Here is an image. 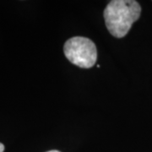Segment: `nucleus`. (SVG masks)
Instances as JSON below:
<instances>
[{"mask_svg":"<svg viewBox=\"0 0 152 152\" xmlns=\"http://www.w3.org/2000/svg\"><path fill=\"white\" fill-rule=\"evenodd\" d=\"M141 7L134 0H113L110 1L104 10L106 26L113 37H125L133 24L139 20Z\"/></svg>","mask_w":152,"mask_h":152,"instance_id":"f257e3e1","label":"nucleus"},{"mask_svg":"<svg viewBox=\"0 0 152 152\" xmlns=\"http://www.w3.org/2000/svg\"><path fill=\"white\" fill-rule=\"evenodd\" d=\"M64 55L73 64L82 69H89L97 60L96 47L91 39L75 37L69 39L64 47Z\"/></svg>","mask_w":152,"mask_h":152,"instance_id":"f03ea898","label":"nucleus"},{"mask_svg":"<svg viewBox=\"0 0 152 152\" xmlns=\"http://www.w3.org/2000/svg\"><path fill=\"white\" fill-rule=\"evenodd\" d=\"M4 145L0 143V152H4Z\"/></svg>","mask_w":152,"mask_h":152,"instance_id":"7ed1b4c3","label":"nucleus"},{"mask_svg":"<svg viewBox=\"0 0 152 152\" xmlns=\"http://www.w3.org/2000/svg\"><path fill=\"white\" fill-rule=\"evenodd\" d=\"M48 152H60V151H55V150H53V151H48Z\"/></svg>","mask_w":152,"mask_h":152,"instance_id":"20e7f679","label":"nucleus"}]
</instances>
